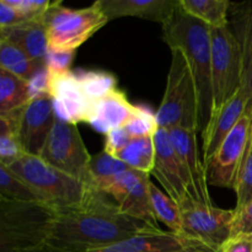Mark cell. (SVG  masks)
Returning a JSON list of instances; mask_svg holds the SVG:
<instances>
[{"instance_id":"1","label":"cell","mask_w":252,"mask_h":252,"mask_svg":"<svg viewBox=\"0 0 252 252\" xmlns=\"http://www.w3.org/2000/svg\"><path fill=\"white\" fill-rule=\"evenodd\" d=\"M155 230L126 216L107 194L88 186L79 206L54 213L47 244L65 252H88Z\"/></svg>"},{"instance_id":"2","label":"cell","mask_w":252,"mask_h":252,"mask_svg":"<svg viewBox=\"0 0 252 252\" xmlns=\"http://www.w3.org/2000/svg\"><path fill=\"white\" fill-rule=\"evenodd\" d=\"M162 38L170 49H179L189 63L198 102V132L208 126L213 107L211 69V27L177 7L162 26Z\"/></svg>"},{"instance_id":"3","label":"cell","mask_w":252,"mask_h":252,"mask_svg":"<svg viewBox=\"0 0 252 252\" xmlns=\"http://www.w3.org/2000/svg\"><path fill=\"white\" fill-rule=\"evenodd\" d=\"M7 166L31 189L37 201L54 213L79 206L88 191L83 181L47 164L36 155L24 153Z\"/></svg>"},{"instance_id":"4","label":"cell","mask_w":252,"mask_h":252,"mask_svg":"<svg viewBox=\"0 0 252 252\" xmlns=\"http://www.w3.org/2000/svg\"><path fill=\"white\" fill-rule=\"evenodd\" d=\"M53 216L39 202L0 197V252H29L46 245Z\"/></svg>"},{"instance_id":"5","label":"cell","mask_w":252,"mask_h":252,"mask_svg":"<svg viewBox=\"0 0 252 252\" xmlns=\"http://www.w3.org/2000/svg\"><path fill=\"white\" fill-rule=\"evenodd\" d=\"M159 129L186 128L198 132V102L189 63L179 49H171L164 97L155 112Z\"/></svg>"},{"instance_id":"6","label":"cell","mask_w":252,"mask_h":252,"mask_svg":"<svg viewBox=\"0 0 252 252\" xmlns=\"http://www.w3.org/2000/svg\"><path fill=\"white\" fill-rule=\"evenodd\" d=\"M47 32L48 49L76 52L108 21L98 1L88 7L70 9L63 6L61 0L52 1L41 17Z\"/></svg>"},{"instance_id":"7","label":"cell","mask_w":252,"mask_h":252,"mask_svg":"<svg viewBox=\"0 0 252 252\" xmlns=\"http://www.w3.org/2000/svg\"><path fill=\"white\" fill-rule=\"evenodd\" d=\"M211 69L213 113L240 90L243 81L240 47L230 25L211 29Z\"/></svg>"},{"instance_id":"8","label":"cell","mask_w":252,"mask_h":252,"mask_svg":"<svg viewBox=\"0 0 252 252\" xmlns=\"http://www.w3.org/2000/svg\"><path fill=\"white\" fill-rule=\"evenodd\" d=\"M185 239L203 252H220L233 235L236 208L221 209L191 199L180 207Z\"/></svg>"},{"instance_id":"9","label":"cell","mask_w":252,"mask_h":252,"mask_svg":"<svg viewBox=\"0 0 252 252\" xmlns=\"http://www.w3.org/2000/svg\"><path fill=\"white\" fill-rule=\"evenodd\" d=\"M39 158L84 184L86 182L91 155L81 138L78 125L57 118Z\"/></svg>"},{"instance_id":"10","label":"cell","mask_w":252,"mask_h":252,"mask_svg":"<svg viewBox=\"0 0 252 252\" xmlns=\"http://www.w3.org/2000/svg\"><path fill=\"white\" fill-rule=\"evenodd\" d=\"M252 129V102L249 101L243 117L206 164L207 181L212 186L234 189L241 160Z\"/></svg>"},{"instance_id":"11","label":"cell","mask_w":252,"mask_h":252,"mask_svg":"<svg viewBox=\"0 0 252 252\" xmlns=\"http://www.w3.org/2000/svg\"><path fill=\"white\" fill-rule=\"evenodd\" d=\"M56 120L53 98L48 93L33 96L16 113L15 138L24 153L39 157Z\"/></svg>"},{"instance_id":"12","label":"cell","mask_w":252,"mask_h":252,"mask_svg":"<svg viewBox=\"0 0 252 252\" xmlns=\"http://www.w3.org/2000/svg\"><path fill=\"white\" fill-rule=\"evenodd\" d=\"M172 148L184 170L189 194L194 201L212 206L207 181V167L203 157L199 154L198 138L196 129L171 128L167 130Z\"/></svg>"},{"instance_id":"13","label":"cell","mask_w":252,"mask_h":252,"mask_svg":"<svg viewBox=\"0 0 252 252\" xmlns=\"http://www.w3.org/2000/svg\"><path fill=\"white\" fill-rule=\"evenodd\" d=\"M47 93L53 98L57 118L73 125L86 123L95 101L88 95L76 73L48 74Z\"/></svg>"},{"instance_id":"14","label":"cell","mask_w":252,"mask_h":252,"mask_svg":"<svg viewBox=\"0 0 252 252\" xmlns=\"http://www.w3.org/2000/svg\"><path fill=\"white\" fill-rule=\"evenodd\" d=\"M155 158L152 172L159 184L164 187L167 196L176 202L179 207L193 199L189 194L185 179L184 170L179 161L176 153L172 148L169 133L166 129H158L154 134Z\"/></svg>"},{"instance_id":"15","label":"cell","mask_w":252,"mask_h":252,"mask_svg":"<svg viewBox=\"0 0 252 252\" xmlns=\"http://www.w3.org/2000/svg\"><path fill=\"white\" fill-rule=\"evenodd\" d=\"M249 101L250 98L248 94L243 89H240L228 102L224 103L219 110L212 113L208 126L202 133L203 160L206 164L216 154L226 135L231 132V129L243 117Z\"/></svg>"},{"instance_id":"16","label":"cell","mask_w":252,"mask_h":252,"mask_svg":"<svg viewBox=\"0 0 252 252\" xmlns=\"http://www.w3.org/2000/svg\"><path fill=\"white\" fill-rule=\"evenodd\" d=\"M103 14L112 21L121 17H138L159 22L161 26L172 19L179 0H97Z\"/></svg>"},{"instance_id":"17","label":"cell","mask_w":252,"mask_h":252,"mask_svg":"<svg viewBox=\"0 0 252 252\" xmlns=\"http://www.w3.org/2000/svg\"><path fill=\"white\" fill-rule=\"evenodd\" d=\"M135 108L137 106L117 88L94 102L86 123L97 132L106 134L115 128L127 125L134 115Z\"/></svg>"},{"instance_id":"18","label":"cell","mask_w":252,"mask_h":252,"mask_svg":"<svg viewBox=\"0 0 252 252\" xmlns=\"http://www.w3.org/2000/svg\"><path fill=\"white\" fill-rule=\"evenodd\" d=\"M182 249L196 248L177 234L162 229H155L88 252H171Z\"/></svg>"},{"instance_id":"19","label":"cell","mask_w":252,"mask_h":252,"mask_svg":"<svg viewBox=\"0 0 252 252\" xmlns=\"http://www.w3.org/2000/svg\"><path fill=\"white\" fill-rule=\"evenodd\" d=\"M231 30L238 39L243 62L241 89L252 102V1L230 2Z\"/></svg>"},{"instance_id":"20","label":"cell","mask_w":252,"mask_h":252,"mask_svg":"<svg viewBox=\"0 0 252 252\" xmlns=\"http://www.w3.org/2000/svg\"><path fill=\"white\" fill-rule=\"evenodd\" d=\"M0 39L10 42L33 61L44 63L48 53L46 27L41 19L0 29Z\"/></svg>"},{"instance_id":"21","label":"cell","mask_w":252,"mask_h":252,"mask_svg":"<svg viewBox=\"0 0 252 252\" xmlns=\"http://www.w3.org/2000/svg\"><path fill=\"white\" fill-rule=\"evenodd\" d=\"M150 174H144V176L127 189L122 196L115 199L117 206L126 216L143 221L149 226L160 229L159 221L153 213L152 203L149 198V184Z\"/></svg>"},{"instance_id":"22","label":"cell","mask_w":252,"mask_h":252,"mask_svg":"<svg viewBox=\"0 0 252 252\" xmlns=\"http://www.w3.org/2000/svg\"><path fill=\"white\" fill-rule=\"evenodd\" d=\"M32 96L29 81L0 68V113L14 120Z\"/></svg>"},{"instance_id":"23","label":"cell","mask_w":252,"mask_h":252,"mask_svg":"<svg viewBox=\"0 0 252 252\" xmlns=\"http://www.w3.org/2000/svg\"><path fill=\"white\" fill-rule=\"evenodd\" d=\"M179 5L185 14L211 29L229 25L230 1L228 0H179Z\"/></svg>"},{"instance_id":"24","label":"cell","mask_w":252,"mask_h":252,"mask_svg":"<svg viewBox=\"0 0 252 252\" xmlns=\"http://www.w3.org/2000/svg\"><path fill=\"white\" fill-rule=\"evenodd\" d=\"M128 169L129 167L125 162L102 150L97 154L91 155L85 184L86 186L103 193L107 185Z\"/></svg>"},{"instance_id":"25","label":"cell","mask_w":252,"mask_h":252,"mask_svg":"<svg viewBox=\"0 0 252 252\" xmlns=\"http://www.w3.org/2000/svg\"><path fill=\"white\" fill-rule=\"evenodd\" d=\"M0 68L30 83L37 74L46 69V65L30 58L10 42L0 39Z\"/></svg>"},{"instance_id":"26","label":"cell","mask_w":252,"mask_h":252,"mask_svg":"<svg viewBox=\"0 0 252 252\" xmlns=\"http://www.w3.org/2000/svg\"><path fill=\"white\" fill-rule=\"evenodd\" d=\"M149 198L150 203H152L153 213H154L157 220L165 224L169 228V231L177 234L185 239L184 223H182L181 209H180L179 204L172 201L166 193L160 191L153 182L149 184Z\"/></svg>"},{"instance_id":"27","label":"cell","mask_w":252,"mask_h":252,"mask_svg":"<svg viewBox=\"0 0 252 252\" xmlns=\"http://www.w3.org/2000/svg\"><path fill=\"white\" fill-rule=\"evenodd\" d=\"M153 137L154 135L133 138L129 144L125 148V150L120 153L117 159L125 162L129 169L150 174L154 166L155 158Z\"/></svg>"},{"instance_id":"28","label":"cell","mask_w":252,"mask_h":252,"mask_svg":"<svg viewBox=\"0 0 252 252\" xmlns=\"http://www.w3.org/2000/svg\"><path fill=\"white\" fill-rule=\"evenodd\" d=\"M88 95L96 101L117 89V79L113 74L102 70H79L76 73Z\"/></svg>"},{"instance_id":"29","label":"cell","mask_w":252,"mask_h":252,"mask_svg":"<svg viewBox=\"0 0 252 252\" xmlns=\"http://www.w3.org/2000/svg\"><path fill=\"white\" fill-rule=\"evenodd\" d=\"M0 197L17 201L38 202L31 189L10 170L7 165L0 161Z\"/></svg>"},{"instance_id":"30","label":"cell","mask_w":252,"mask_h":252,"mask_svg":"<svg viewBox=\"0 0 252 252\" xmlns=\"http://www.w3.org/2000/svg\"><path fill=\"white\" fill-rule=\"evenodd\" d=\"M234 192L236 193L235 208H241L252 198V129L245 154L241 160Z\"/></svg>"},{"instance_id":"31","label":"cell","mask_w":252,"mask_h":252,"mask_svg":"<svg viewBox=\"0 0 252 252\" xmlns=\"http://www.w3.org/2000/svg\"><path fill=\"white\" fill-rule=\"evenodd\" d=\"M129 132L133 138L137 137H148L154 135L159 129L155 113H153L149 108L137 106L134 115L132 116L127 125L123 126Z\"/></svg>"},{"instance_id":"32","label":"cell","mask_w":252,"mask_h":252,"mask_svg":"<svg viewBox=\"0 0 252 252\" xmlns=\"http://www.w3.org/2000/svg\"><path fill=\"white\" fill-rule=\"evenodd\" d=\"M26 20H38L51 6L49 0H5Z\"/></svg>"},{"instance_id":"33","label":"cell","mask_w":252,"mask_h":252,"mask_svg":"<svg viewBox=\"0 0 252 252\" xmlns=\"http://www.w3.org/2000/svg\"><path fill=\"white\" fill-rule=\"evenodd\" d=\"M76 52H63L48 49L44 65L49 75H57L70 71V66L73 64L74 57Z\"/></svg>"},{"instance_id":"34","label":"cell","mask_w":252,"mask_h":252,"mask_svg":"<svg viewBox=\"0 0 252 252\" xmlns=\"http://www.w3.org/2000/svg\"><path fill=\"white\" fill-rule=\"evenodd\" d=\"M105 135L106 138L103 150L107 152L108 154L113 155L115 158H117L120 153H122L125 148L129 144L130 140L133 139L132 135L129 134V132L125 127L115 128V129L106 133Z\"/></svg>"},{"instance_id":"35","label":"cell","mask_w":252,"mask_h":252,"mask_svg":"<svg viewBox=\"0 0 252 252\" xmlns=\"http://www.w3.org/2000/svg\"><path fill=\"white\" fill-rule=\"evenodd\" d=\"M22 154L24 150L14 135H0V161L9 165L19 159Z\"/></svg>"},{"instance_id":"36","label":"cell","mask_w":252,"mask_h":252,"mask_svg":"<svg viewBox=\"0 0 252 252\" xmlns=\"http://www.w3.org/2000/svg\"><path fill=\"white\" fill-rule=\"evenodd\" d=\"M220 252H252V233L231 235L221 246Z\"/></svg>"},{"instance_id":"37","label":"cell","mask_w":252,"mask_h":252,"mask_svg":"<svg viewBox=\"0 0 252 252\" xmlns=\"http://www.w3.org/2000/svg\"><path fill=\"white\" fill-rule=\"evenodd\" d=\"M239 233H252V198L241 208H236L233 224V235Z\"/></svg>"},{"instance_id":"38","label":"cell","mask_w":252,"mask_h":252,"mask_svg":"<svg viewBox=\"0 0 252 252\" xmlns=\"http://www.w3.org/2000/svg\"><path fill=\"white\" fill-rule=\"evenodd\" d=\"M25 21H29V20L25 19L14 7L10 6L5 0H0V29L14 26V25H19Z\"/></svg>"},{"instance_id":"39","label":"cell","mask_w":252,"mask_h":252,"mask_svg":"<svg viewBox=\"0 0 252 252\" xmlns=\"http://www.w3.org/2000/svg\"><path fill=\"white\" fill-rule=\"evenodd\" d=\"M0 135H14L15 137L14 120L1 113H0Z\"/></svg>"},{"instance_id":"40","label":"cell","mask_w":252,"mask_h":252,"mask_svg":"<svg viewBox=\"0 0 252 252\" xmlns=\"http://www.w3.org/2000/svg\"><path fill=\"white\" fill-rule=\"evenodd\" d=\"M29 252H65V251L58 250V249H54V248H52L51 245H48V244H46V245L41 246V248H37V249H34V250H31Z\"/></svg>"},{"instance_id":"41","label":"cell","mask_w":252,"mask_h":252,"mask_svg":"<svg viewBox=\"0 0 252 252\" xmlns=\"http://www.w3.org/2000/svg\"><path fill=\"white\" fill-rule=\"evenodd\" d=\"M171 252H202V251H199V250H196V249H182V250L171 251Z\"/></svg>"}]
</instances>
